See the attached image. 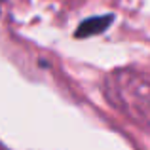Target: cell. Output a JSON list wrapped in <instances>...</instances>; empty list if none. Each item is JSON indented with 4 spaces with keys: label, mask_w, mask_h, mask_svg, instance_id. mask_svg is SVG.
<instances>
[{
    "label": "cell",
    "mask_w": 150,
    "mask_h": 150,
    "mask_svg": "<svg viewBox=\"0 0 150 150\" xmlns=\"http://www.w3.org/2000/svg\"><path fill=\"white\" fill-rule=\"evenodd\" d=\"M114 21V15H95V17H89L86 21L80 23L76 30V36L78 38H86V36H95L99 33H105Z\"/></svg>",
    "instance_id": "6da1fadb"
}]
</instances>
